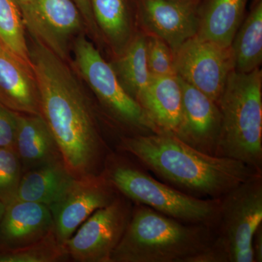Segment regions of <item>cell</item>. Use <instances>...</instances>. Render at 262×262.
Returning a JSON list of instances; mask_svg holds the SVG:
<instances>
[{"label": "cell", "mask_w": 262, "mask_h": 262, "mask_svg": "<svg viewBox=\"0 0 262 262\" xmlns=\"http://www.w3.org/2000/svg\"><path fill=\"white\" fill-rule=\"evenodd\" d=\"M31 67L40 96L41 115L75 178L99 174L105 148L92 105L75 74L56 53L34 40ZM106 161V160H105Z\"/></svg>", "instance_id": "1"}, {"label": "cell", "mask_w": 262, "mask_h": 262, "mask_svg": "<svg viewBox=\"0 0 262 262\" xmlns=\"http://www.w3.org/2000/svg\"><path fill=\"white\" fill-rule=\"evenodd\" d=\"M120 148L158 177L196 198L221 199L262 173L238 160L202 152L169 133L125 138Z\"/></svg>", "instance_id": "2"}, {"label": "cell", "mask_w": 262, "mask_h": 262, "mask_svg": "<svg viewBox=\"0 0 262 262\" xmlns=\"http://www.w3.org/2000/svg\"><path fill=\"white\" fill-rule=\"evenodd\" d=\"M214 229L136 203L111 262H194L211 247Z\"/></svg>", "instance_id": "3"}, {"label": "cell", "mask_w": 262, "mask_h": 262, "mask_svg": "<svg viewBox=\"0 0 262 262\" xmlns=\"http://www.w3.org/2000/svg\"><path fill=\"white\" fill-rule=\"evenodd\" d=\"M222 115L218 153L262 173V73L232 71L218 102Z\"/></svg>", "instance_id": "4"}, {"label": "cell", "mask_w": 262, "mask_h": 262, "mask_svg": "<svg viewBox=\"0 0 262 262\" xmlns=\"http://www.w3.org/2000/svg\"><path fill=\"white\" fill-rule=\"evenodd\" d=\"M105 177L114 187L137 204L149 207L185 223L215 227L221 199L189 195L151 177L132 164L120 160H106Z\"/></svg>", "instance_id": "5"}, {"label": "cell", "mask_w": 262, "mask_h": 262, "mask_svg": "<svg viewBox=\"0 0 262 262\" xmlns=\"http://www.w3.org/2000/svg\"><path fill=\"white\" fill-rule=\"evenodd\" d=\"M262 222V173L221 198L211 247L194 262H255L253 239Z\"/></svg>", "instance_id": "6"}, {"label": "cell", "mask_w": 262, "mask_h": 262, "mask_svg": "<svg viewBox=\"0 0 262 262\" xmlns=\"http://www.w3.org/2000/svg\"><path fill=\"white\" fill-rule=\"evenodd\" d=\"M73 51L74 64L79 75L114 116L131 126L158 133L140 104L123 89L113 66L103 59L92 42L79 36Z\"/></svg>", "instance_id": "7"}, {"label": "cell", "mask_w": 262, "mask_h": 262, "mask_svg": "<svg viewBox=\"0 0 262 262\" xmlns=\"http://www.w3.org/2000/svg\"><path fill=\"white\" fill-rule=\"evenodd\" d=\"M130 203L117 196L90 215L65 242L68 255L80 262H111L132 214Z\"/></svg>", "instance_id": "8"}, {"label": "cell", "mask_w": 262, "mask_h": 262, "mask_svg": "<svg viewBox=\"0 0 262 262\" xmlns=\"http://www.w3.org/2000/svg\"><path fill=\"white\" fill-rule=\"evenodd\" d=\"M173 53L177 75L217 103L234 70L231 47H222L196 35Z\"/></svg>", "instance_id": "9"}, {"label": "cell", "mask_w": 262, "mask_h": 262, "mask_svg": "<svg viewBox=\"0 0 262 262\" xmlns=\"http://www.w3.org/2000/svg\"><path fill=\"white\" fill-rule=\"evenodd\" d=\"M117 189L102 173L73 178L48 206L57 238L64 244L95 211L117 198Z\"/></svg>", "instance_id": "10"}, {"label": "cell", "mask_w": 262, "mask_h": 262, "mask_svg": "<svg viewBox=\"0 0 262 262\" xmlns=\"http://www.w3.org/2000/svg\"><path fill=\"white\" fill-rule=\"evenodd\" d=\"M179 77L182 95V117L176 136L206 154L218 156L222 115L218 104L192 84Z\"/></svg>", "instance_id": "11"}, {"label": "cell", "mask_w": 262, "mask_h": 262, "mask_svg": "<svg viewBox=\"0 0 262 262\" xmlns=\"http://www.w3.org/2000/svg\"><path fill=\"white\" fill-rule=\"evenodd\" d=\"M0 104L14 113L42 116L32 68L5 48L0 53Z\"/></svg>", "instance_id": "12"}, {"label": "cell", "mask_w": 262, "mask_h": 262, "mask_svg": "<svg viewBox=\"0 0 262 262\" xmlns=\"http://www.w3.org/2000/svg\"><path fill=\"white\" fill-rule=\"evenodd\" d=\"M54 229L49 208L42 203L12 200L5 204L0 239L13 248L39 241Z\"/></svg>", "instance_id": "13"}, {"label": "cell", "mask_w": 262, "mask_h": 262, "mask_svg": "<svg viewBox=\"0 0 262 262\" xmlns=\"http://www.w3.org/2000/svg\"><path fill=\"white\" fill-rule=\"evenodd\" d=\"M144 20L173 53L196 35L199 20L189 5L177 0H144Z\"/></svg>", "instance_id": "14"}, {"label": "cell", "mask_w": 262, "mask_h": 262, "mask_svg": "<svg viewBox=\"0 0 262 262\" xmlns=\"http://www.w3.org/2000/svg\"><path fill=\"white\" fill-rule=\"evenodd\" d=\"M137 102L158 133L177 134L182 117V89L178 76H151Z\"/></svg>", "instance_id": "15"}, {"label": "cell", "mask_w": 262, "mask_h": 262, "mask_svg": "<svg viewBox=\"0 0 262 262\" xmlns=\"http://www.w3.org/2000/svg\"><path fill=\"white\" fill-rule=\"evenodd\" d=\"M15 149L19 159L32 169L62 160L54 137L40 115L18 113Z\"/></svg>", "instance_id": "16"}, {"label": "cell", "mask_w": 262, "mask_h": 262, "mask_svg": "<svg viewBox=\"0 0 262 262\" xmlns=\"http://www.w3.org/2000/svg\"><path fill=\"white\" fill-rule=\"evenodd\" d=\"M72 178L62 160L31 169L20 179L13 200L49 206Z\"/></svg>", "instance_id": "17"}, {"label": "cell", "mask_w": 262, "mask_h": 262, "mask_svg": "<svg viewBox=\"0 0 262 262\" xmlns=\"http://www.w3.org/2000/svg\"><path fill=\"white\" fill-rule=\"evenodd\" d=\"M247 0H211L196 36L229 48L238 31Z\"/></svg>", "instance_id": "18"}, {"label": "cell", "mask_w": 262, "mask_h": 262, "mask_svg": "<svg viewBox=\"0 0 262 262\" xmlns=\"http://www.w3.org/2000/svg\"><path fill=\"white\" fill-rule=\"evenodd\" d=\"M234 70L248 73L258 69L262 61V3L251 10L231 45Z\"/></svg>", "instance_id": "19"}, {"label": "cell", "mask_w": 262, "mask_h": 262, "mask_svg": "<svg viewBox=\"0 0 262 262\" xmlns=\"http://www.w3.org/2000/svg\"><path fill=\"white\" fill-rule=\"evenodd\" d=\"M112 66L123 89L137 101L151 77L146 58V38L134 39Z\"/></svg>", "instance_id": "20"}, {"label": "cell", "mask_w": 262, "mask_h": 262, "mask_svg": "<svg viewBox=\"0 0 262 262\" xmlns=\"http://www.w3.org/2000/svg\"><path fill=\"white\" fill-rule=\"evenodd\" d=\"M93 13L98 29L115 48L126 44L130 28L124 0H91Z\"/></svg>", "instance_id": "21"}, {"label": "cell", "mask_w": 262, "mask_h": 262, "mask_svg": "<svg viewBox=\"0 0 262 262\" xmlns=\"http://www.w3.org/2000/svg\"><path fill=\"white\" fill-rule=\"evenodd\" d=\"M25 30L16 0H0V42L5 49L32 68Z\"/></svg>", "instance_id": "22"}, {"label": "cell", "mask_w": 262, "mask_h": 262, "mask_svg": "<svg viewBox=\"0 0 262 262\" xmlns=\"http://www.w3.org/2000/svg\"><path fill=\"white\" fill-rule=\"evenodd\" d=\"M45 21L62 43L67 46L71 37L84 25L83 19L72 0H38Z\"/></svg>", "instance_id": "23"}, {"label": "cell", "mask_w": 262, "mask_h": 262, "mask_svg": "<svg viewBox=\"0 0 262 262\" xmlns=\"http://www.w3.org/2000/svg\"><path fill=\"white\" fill-rule=\"evenodd\" d=\"M67 256L65 245L58 241L53 229L36 242L0 253V262H56Z\"/></svg>", "instance_id": "24"}, {"label": "cell", "mask_w": 262, "mask_h": 262, "mask_svg": "<svg viewBox=\"0 0 262 262\" xmlns=\"http://www.w3.org/2000/svg\"><path fill=\"white\" fill-rule=\"evenodd\" d=\"M26 29L30 33L32 39L39 41L51 50L57 56L67 61L68 48L53 34L43 18L38 0H16Z\"/></svg>", "instance_id": "25"}, {"label": "cell", "mask_w": 262, "mask_h": 262, "mask_svg": "<svg viewBox=\"0 0 262 262\" xmlns=\"http://www.w3.org/2000/svg\"><path fill=\"white\" fill-rule=\"evenodd\" d=\"M21 166L14 149L0 147V200L5 204L12 201L21 179Z\"/></svg>", "instance_id": "26"}, {"label": "cell", "mask_w": 262, "mask_h": 262, "mask_svg": "<svg viewBox=\"0 0 262 262\" xmlns=\"http://www.w3.org/2000/svg\"><path fill=\"white\" fill-rule=\"evenodd\" d=\"M146 58L151 76L177 75L173 51L160 37L154 36L146 40Z\"/></svg>", "instance_id": "27"}, {"label": "cell", "mask_w": 262, "mask_h": 262, "mask_svg": "<svg viewBox=\"0 0 262 262\" xmlns=\"http://www.w3.org/2000/svg\"><path fill=\"white\" fill-rule=\"evenodd\" d=\"M17 127L18 113L0 104V147L15 149Z\"/></svg>", "instance_id": "28"}, {"label": "cell", "mask_w": 262, "mask_h": 262, "mask_svg": "<svg viewBox=\"0 0 262 262\" xmlns=\"http://www.w3.org/2000/svg\"><path fill=\"white\" fill-rule=\"evenodd\" d=\"M72 1L78 8L83 19L84 24L87 26L88 29L94 36L98 37L99 35L100 30L95 20L92 7H91V0H72Z\"/></svg>", "instance_id": "29"}, {"label": "cell", "mask_w": 262, "mask_h": 262, "mask_svg": "<svg viewBox=\"0 0 262 262\" xmlns=\"http://www.w3.org/2000/svg\"><path fill=\"white\" fill-rule=\"evenodd\" d=\"M253 251L255 262L262 261V229L261 225L255 232L253 239Z\"/></svg>", "instance_id": "30"}, {"label": "cell", "mask_w": 262, "mask_h": 262, "mask_svg": "<svg viewBox=\"0 0 262 262\" xmlns=\"http://www.w3.org/2000/svg\"><path fill=\"white\" fill-rule=\"evenodd\" d=\"M5 210V204L4 202H3L0 200V222H1L2 218H3V214Z\"/></svg>", "instance_id": "31"}, {"label": "cell", "mask_w": 262, "mask_h": 262, "mask_svg": "<svg viewBox=\"0 0 262 262\" xmlns=\"http://www.w3.org/2000/svg\"><path fill=\"white\" fill-rule=\"evenodd\" d=\"M5 48L4 46H3V44H2V42H0V53H2L3 51H4Z\"/></svg>", "instance_id": "32"}]
</instances>
